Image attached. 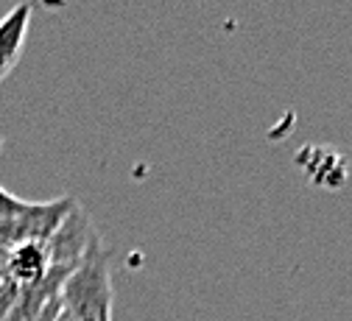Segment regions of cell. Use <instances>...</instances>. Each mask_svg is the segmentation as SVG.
Instances as JSON below:
<instances>
[{
	"label": "cell",
	"mask_w": 352,
	"mask_h": 321,
	"mask_svg": "<svg viewBox=\"0 0 352 321\" xmlns=\"http://www.w3.org/2000/svg\"><path fill=\"white\" fill-rule=\"evenodd\" d=\"M59 302L62 310H67L76 321H112V265L101 235L90 241L81 260L70 268Z\"/></svg>",
	"instance_id": "cell-1"
},
{
	"label": "cell",
	"mask_w": 352,
	"mask_h": 321,
	"mask_svg": "<svg viewBox=\"0 0 352 321\" xmlns=\"http://www.w3.org/2000/svg\"><path fill=\"white\" fill-rule=\"evenodd\" d=\"M76 204L78 201L73 196H59L54 201H28L23 212L0 221V249L9 252L20 243H48Z\"/></svg>",
	"instance_id": "cell-2"
},
{
	"label": "cell",
	"mask_w": 352,
	"mask_h": 321,
	"mask_svg": "<svg viewBox=\"0 0 352 321\" xmlns=\"http://www.w3.org/2000/svg\"><path fill=\"white\" fill-rule=\"evenodd\" d=\"M96 235H98V229H96L90 212H87L81 204H76L73 212L65 218V223L56 229V235L48 241V252H51L54 265L73 268Z\"/></svg>",
	"instance_id": "cell-3"
},
{
	"label": "cell",
	"mask_w": 352,
	"mask_h": 321,
	"mask_svg": "<svg viewBox=\"0 0 352 321\" xmlns=\"http://www.w3.org/2000/svg\"><path fill=\"white\" fill-rule=\"evenodd\" d=\"M31 17H34L31 0H23V3L12 6L0 17V81H6L12 76V70L17 67L20 56H23Z\"/></svg>",
	"instance_id": "cell-4"
},
{
	"label": "cell",
	"mask_w": 352,
	"mask_h": 321,
	"mask_svg": "<svg viewBox=\"0 0 352 321\" xmlns=\"http://www.w3.org/2000/svg\"><path fill=\"white\" fill-rule=\"evenodd\" d=\"M3 268H6V274L20 288L39 283L42 277H48V271L54 268L48 243H20V246H12L6 252Z\"/></svg>",
	"instance_id": "cell-5"
},
{
	"label": "cell",
	"mask_w": 352,
	"mask_h": 321,
	"mask_svg": "<svg viewBox=\"0 0 352 321\" xmlns=\"http://www.w3.org/2000/svg\"><path fill=\"white\" fill-rule=\"evenodd\" d=\"M17 296H20V285L6 274V268L0 265V321H9L14 305H17Z\"/></svg>",
	"instance_id": "cell-6"
},
{
	"label": "cell",
	"mask_w": 352,
	"mask_h": 321,
	"mask_svg": "<svg viewBox=\"0 0 352 321\" xmlns=\"http://www.w3.org/2000/svg\"><path fill=\"white\" fill-rule=\"evenodd\" d=\"M25 207H28V201H23L20 196H14V193L6 190V188H0V221L14 218V215L23 212Z\"/></svg>",
	"instance_id": "cell-7"
},
{
	"label": "cell",
	"mask_w": 352,
	"mask_h": 321,
	"mask_svg": "<svg viewBox=\"0 0 352 321\" xmlns=\"http://www.w3.org/2000/svg\"><path fill=\"white\" fill-rule=\"evenodd\" d=\"M59 310H62V302H54L51 307H45V310H42V313H39V316H36L34 321H54Z\"/></svg>",
	"instance_id": "cell-8"
},
{
	"label": "cell",
	"mask_w": 352,
	"mask_h": 321,
	"mask_svg": "<svg viewBox=\"0 0 352 321\" xmlns=\"http://www.w3.org/2000/svg\"><path fill=\"white\" fill-rule=\"evenodd\" d=\"M54 321H76V318H73V316H70V313H67V310H59V313H56V318H54Z\"/></svg>",
	"instance_id": "cell-9"
},
{
	"label": "cell",
	"mask_w": 352,
	"mask_h": 321,
	"mask_svg": "<svg viewBox=\"0 0 352 321\" xmlns=\"http://www.w3.org/2000/svg\"><path fill=\"white\" fill-rule=\"evenodd\" d=\"M3 263H6V252H3V249H0V265H3Z\"/></svg>",
	"instance_id": "cell-10"
},
{
	"label": "cell",
	"mask_w": 352,
	"mask_h": 321,
	"mask_svg": "<svg viewBox=\"0 0 352 321\" xmlns=\"http://www.w3.org/2000/svg\"><path fill=\"white\" fill-rule=\"evenodd\" d=\"M0 148H3V137H0Z\"/></svg>",
	"instance_id": "cell-11"
}]
</instances>
